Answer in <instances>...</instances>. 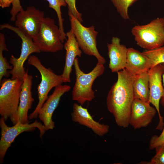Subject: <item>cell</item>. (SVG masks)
Segmentation results:
<instances>
[{
    "mask_svg": "<svg viewBox=\"0 0 164 164\" xmlns=\"http://www.w3.org/2000/svg\"><path fill=\"white\" fill-rule=\"evenodd\" d=\"M117 73V80L108 94L106 105L117 125L126 128L129 125L131 108L135 98L133 85L135 75L125 68Z\"/></svg>",
    "mask_w": 164,
    "mask_h": 164,
    "instance_id": "1",
    "label": "cell"
},
{
    "mask_svg": "<svg viewBox=\"0 0 164 164\" xmlns=\"http://www.w3.org/2000/svg\"><path fill=\"white\" fill-rule=\"evenodd\" d=\"M73 66L76 80L72 91V100L83 105L86 102L91 101L95 98L93 84L97 78L104 73L105 67L104 64L97 62L91 71L85 73L81 70L77 57Z\"/></svg>",
    "mask_w": 164,
    "mask_h": 164,
    "instance_id": "2",
    "label": "cell"
},
{
    "mask_svg": "<svg viewBox=\"0 0 164 164\" xmlns=\"http://www.w3.org/2000/svg\"><path fill=\"white\" fill-rule=\"evenodd\" d=\"M23 80L4 78L0 83V114L5 121L9 118L15 125L19 103Z\"/></svg>",
    "mask_w": 164,
    "mask_h": 164,
    "instance_id": "3",
    "label": "cell"
},
{
    "mask_svg": "<svg viewBox=\"0 0 164 164\" xmlns=\"http://www.w3.org/2000/svg\"><path fill=\"white\" fill-rule=\"evenodd\" d=\"M131 32L137 44L146 50H151L164 45V18H158L144 25H136Z\"/></svg>",
    "mask_w": 164,
    "mask_h": 164,
    "instance_id": "4",
    "label": "cell"
},
{
    "mask_svg": "<svg viewBox=\"0 0 164 164\" xmlns=\"http://www.w3.org/2000/svg\"><path fill=\"white\" fill-rule=\"evenodd\" d=\"M28 64L37 69L41 74V78L37 87L38 103L34 111L28 116L29 120H31L38 117L39 112L48 97V95L50 91L53 88L62 84L63 81L61 75H57L50 68L45 67L35 55L29 56Z\"/></svg>",
    "mask_w": 164,
    "mask_h": 164,
    "instance_id": "5",
    "label": "cell"
},
{
    "mask_svg": "<svg viewBox=\"0 0 164 164\" xmlns=\"http://www.w3.org/2000/svg\"><path fill=\"white\" fill-rule=\"evenodd\" d=\"M68 14L71 29L80 49L84 53L94 56L98 63L104 64L106 60L99 53L97 48L98 32L95 30L94 26L85 27L71 13L68 12Z\"/></svg>",
    "mask_w": 164,
    "mask_h": 164,
    "instance_id": "6",
    "label": "cell"
},
{
    "mask_svg": "<svg viewBox=\"0 0 164 164\" xmlns=\"http://www.w3.org/2000/svg\"><path fill=\"white\" fill-rule=\"evenodd\" d=\"M0 29L1 30L7 29L14 32L22 40L20 56L18 58H15L13 55L11 56L9 63L13 66V68L9 72L12 75L11 79L19 78L23 80L26 72L23 66L25 62L31 54L39 53L41 51L33 39L25 34L18 27L5 23L0 25Z\"/></svg>",
    "mask_w": 164,
    "mask_h": 164,
    "instance_id": "7",
    "label": "cell"
},
{
    "mask_svg": "<svg viewBox=\"0 0 164 164\" xmlns=\"http://www.w3.org/2000/svg\"><path fill=\"white\" fill-rule=\"evenodd\" d=\"M11 127L7 126L4 119H0L1 137L0 140V163H2L8 149L15 139L19 134L24 132H32L37 128L42 138L46 131L45 127L40 122L35 120L32 123L23 124L18 121Z\"/></svg>",
    "mask_w": 164,
    "mask_h": 164,
    "instance_id": "8",
    "label": "cell"
},
{
    "mask_svg": "<svg viewBox=\"0 0 164 164\" xmlns=\"http://www.w3.org/2000/svg\"><path fill=\"white\" fill-rule=\"evenodd\" d=\"M33 40L43 52L55 53L64 47L59 27L54 20L50 17L44 18L39 31Z\"/></svg>",
    "mask_w": 164,
    "mask_h": 164,
    "instance_id": "9",
    "label": "cell"
},
{
    "mask_svg": "<svg viewBox=\"0 0 164 164\" xmlns=\"http://www.w3.org/2000/svg\"><path fill=\"white\" fill-rule=\"evenodd\" d=\"M43 11L33 6L19 12L16 16L15 25L25 34L32 38L38 34L44 18Z\"/></svg>",
    "mask_w": 164,
    "mask_h": 164,
    "instance_id": "10",
    "label": "cell"
},
{
    "mask_svg": "<svg viewBox=\"0 0 164 164\" xmlns=\"http://www.w3.org/2000/svg\"><path fill=\"white\" fill-rule=\"evenodd\" d=\"M164 73V67L162 64L151 68L148 71L149 89V101L153 105L158 112L159 121L155 129L160 131L162 130L164 124L163 118L159 109L160 101L164 92L162 78Z\"/></svg>",
    "mask_w": 164,
    "mask_h": 164,
    "instance_id": "11",
    "label": "cell"
},
{
    "mask_svg": "<svg viewBox=\"0 0 164 164\" xmlns=\"http://www.w3.org/2000/svg\"><path fill=\"white\" fill-rule=\"evenodd\" d=\"M70 86L60 84L55 87L53 93L48 97L39 110L38 117L42 121L46 131L53 129L55 123L52 119L53 114L57 107L61 97L71 89Z\"/></svg>",
    "mask_w": 164,
    "mask_h": 164,
    "instance_id": "12",
    "label": "cell"
},
{
    "mask_svg": "<svg viewBox=\"0 0 164 164\" xmlns=\"http://www.w3.org/2000/svg\"><path fill=\"white\" fill-rule=\"evenodd\" d=\"M157 112L149 101L135 98L131 108L129 125L135 129L146 127L152 122Z\"/></svg>",
    "mask_w": 164,
    "mask_h": 164,
    "instance_id": "13",
    "label": "cell"
},
{
    "mask_svg": "<svg viewBox=\"0 0 164 164\" xmlns=\"http://www.w3.org/2000/svg\"><path fill=\"white\" fill-rule=\"evenodd\" d=\"M71 115L73 121L90 129L98 136H103L109 132L108 125L94 120L87 109L77 103L73 104Z\"/></svg>",
    "mask_w": 164,
    "mask_h": 164,
    "instance_id": "14",
    "label": "cell"
},
{
    "mask_svg": "<svg viewBox=\"0 0 164 164\" xmlns=\"http://www.w3.org/2000/svg\"><path fill=\"white\" fill-rule=\"evenodd\" d=\"M32 79V77L29 74L27 70L23 78L16 117L17 121H19L23 124L29 123L28 112L31 109L34 101L31 91Z\"/></svg>",
    "mask_w": 164,
    "mask_h": 164,
    "instance_id": "15",
    "label": "cell"
},
{
    "mask_svg": "<svg viewBox=\"0 0 164 164\" xmlns=\"http://www.w3.org/2000/svg\"><path fill=\"white\" fill-rule=\"evenodd\" d=\"M120 41V38L114 36L111 43L107 45L110 60L109 68L113 73L125 69L126 65L128 48L121 44Z\"/></svg>",
    "mask_w": 164,
    "mask_h": 164,
    "instance_id": "16",
    "label": "cell"
},
{
    "mask_svg": "<svg viewBox=\"0 0 164 164\" xmlns=\"http://www.w3.org/2000/svg\"><path fill=\"white\" fill-rule=\"evenodd\" d=\"M66 34L67 39L64 45V48L66 51L65 61L61 75L63 82L70 83L71 82L70 75L75 60L77 56H81L82 51L71 29Z\"/></svg>",
    "mask_w": 164,
    "mask_h": 164,
    "instance_id": "17",
    "label": "cell"
},
{
    "mask_svg": "<svg viewBox=\"0 0 164 164\" xmlns=\"http://www.w3.org/2000/svg\"><path fill=\"white\" fill-rule=\"evenodd\" d=\"M151 68V61L147 56L133 48H128L125 67L128 71L136 75L148 72Z\"/></svg>",
    "mask_w": 164,
    "mask_h": 164,
    "instance_id": "18",
    "label": "cell"
},
{
    "mask_svg": "<svg viewBox=\"0 0 164 164\" xmlns=\"http://www.w3.org/2000/svg\"><path fill=\"white\" fill-rule=\"evenodd\" d=\"M133 88L135 98L149 101V89L148 72L135 75Z\"/></svg>",
    "mask_w": 164,
    "mask_h": 164,
    "instance_id": "19",
    "label": "cell"
},
{
    "mask_svg": "<svg viewBox=\"0 0 164 164\" xmlns=\"http://www.w3.org/2000/svg\"><path fill=\"white\" fill-rule=\"evenodd\" d=\"M4 50L8 51L5 43V39L3 33H0V83L3 77H8L10 74L8 69L12 70L13 66L10 65L6 58L4 57L3 55Z\"/></svg>",
    "mask_w": 164,
    "mask_h": 164,
    "instance_id": "20",
    "label": "cell"
},
{
    "mask_svg": "<svg viewBox=\"0 0 164 164\" xmlns=\"http://www.w3.org/2000/svg\"><path fill=\"white\" fill-rule=\"evenodd\" d=\"M49 4V7L54 9L56 12L58 20L59 29L61 34V39L63 43L66 40V34L65 32L63 26V19L62 16L61 8L66 7L67 4L65 0H46Z\"/></svg>",
    "mask_w": 164,
    "mask_h": 164,
    "instance_id": "21",
    "label": "cell"
},
{
    "mask_svg": "<svg viewBox=\"0 0 164 164\" xmlns=\"http://www.w3.org/2000/svg\"><path fill=\"white\" fill-rule=\"evenodd\" d=\"M142 53L150 60L151 68L164 63V46L151 50H145Z\"/></svg>",
    "mask_w": 164,
    "mask_h": 164,
    "instance_id": "22",
    "label": "cell"
},
{
    "mask_svg": "<svg viewBox=\"0 0 164 164\" xmlns=\"http://www.w3.org/2000/svg\"><path fill=\"white\" fill-rule=\"evenodd\" d=\"M139 0H111L118 13L123 19H130L128 13L129 8Z\"/></svg>",
    "mask_w": 164,
    "mask_h": 164,
    "instance_id": "23",
    "label": "cell"
},
{
    "mask_svg": "<svg viewBox=\"0 0 164 164\" xmlns=\"http://www.w3.org/2000/svg\"><path fill=\"white\" fill-rule=\"evenodd\" d=\"M155 154L148 162H142V164H164V144L156 147Z\"/></svg>",
    "mask_w": 164,
    "mask_h": 164,
    "instance_id": "24",
    "label": "cell"
},
{
    "mask_svg": "<svg viewBox=\"0 0 164 164\" xmlns=\"http://www.w3.org/2000/svg\"><path fill=\"white\" fill-rule=\"evenodd\" d=\"M162 131L159 135H155L151 137L149 145V148L150 149H154L156 147L164 144V124Z\"/></svg>",
    "mask_w": 164,
    "mask_h": 164,
    "instance_id": "25",
    "label": "cell"
},
{
    "mask_svg": "<svg viewBox=\"0 0 164 164\" xmlns=\"http://www.w3.org/2000/svg\"><path fill=\"white\" fill-rule=\"evenodd\" d=\"M68 9V12L71 13L81 22H82V14L77 9L76 0H65Z\"/></svg>",
    "mask_w": 164,
    "mask_h": 164,
    "instance_id": "26",
    "label": "cell"
},
{
    "mask_svg": "<svg viewBox=\"0 0 164 164\" xmlns=\"http://www.w3.org/2000/svg\"><path fill=\"white\" fill-rule=\"evenodd\" d=\"M12 4V8L10 11L11 15L10 20L14 21L15 20L17 14L23 9L21 5L20 0H15Z\"/></svg>",
    "mask_w": 164,
    "mask_h": 164,
    "instance_id": "27",
    "label": "cell"
},
{
    "mask_svg": "<svg viewBox=\"0 0 164 164\" xmlns=\"http://www.w3.org/2000/svg\"><path fill=\"white\" fill-rule=\"evenodd\" d=\"M15 0H0V6L2 8L8 7Z\"/></svg>",
    "mask_w": 164,
    "mask_h": 164,
    "instance_id": "28",
    "label": "cell"
},
{
    "mask_svg": "<svg viewBox=\"0 0 164 164\" xmlns=\"http://www.w3.org/2000/svg\"><path fill=\"white\" fill-rule=\"evenodd\" d=\"M164 67V63L162 64ZM162 82L164 88V92L163 94L160 101V104L162 107L164 108V73L162 75Z\"/></svg>",
    "mask_w": 164,
    "mask_h": 164,
    "instance_id": "29",
    "label": "cell"
}]
</instances>
